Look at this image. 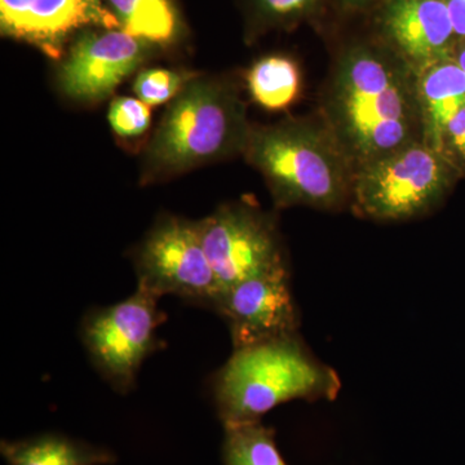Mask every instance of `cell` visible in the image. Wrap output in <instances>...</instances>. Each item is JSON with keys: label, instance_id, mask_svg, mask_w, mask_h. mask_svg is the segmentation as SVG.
I'll return each mask as SVG.
<instances>
[{"label": "cell", "instance_id": "obj_1", "mask_svg": "<svg viewBox=\"0 0 465 465\" xmlns=\"http://www.w3.org/2000/svg\"><path fill=\"white\" fill-rule=\"evenodd\" d=\"M321 118L356 171L423 142L414 70L374 45H354L336 60Z\"/></svg>", "mask_w": 465, "mask_h": 465}, {"label": "cell", "instance_id": "obj_2", "mask_svg": "<svg viewBox=\"0 0 465 465\" xmlns=\"http://www.w3.org/2000/svg\"><path fill=\"white\" fill-rule=\"evenodd\" d=\"M251 128L237 85L198 74L171 101L153 134L143 155V185L243 155Z\"/></svg>", "mask_w": 465, "mask_h": 465}, {"label": "cell", "instance_id": "obj_3", "mask_svg": "<svg viewBox=\"0 0 465 465\" xmlns=\"http://www.w3.org/2000/svg\"><path fill=\"white\" fill-rule=\"evenodd\" d=\"M243 157L264 177L278 207H351L356 170L322 118L252 125Z\"/></svg>", "mask_w": 465, "mask_h": 465}, {"label": "cell", "instance_id": "obj_4", "mask_svg": "<svg viewBox=\"0 0 465 465\" xmlns=\"http://www.w3.org/2000/svg\"><path fill=\"white\" fill-rule=\"evenodd\" d=\"M215 400L226 425L256 423L292 400H335L338 372L309 351L299 333L234 349L217 372Z\"/></svg>", "mask_w": 465, "mask_h": 465}, {"label": "cell", "instance_id": "obj_5", "mask_svg": "<svg viewBox=\"0 0 465 465\" xmlns=\"http://www.w3.org/2000/svg\"><path fill=\"white\" fill-rule=\"evenodd\" d=\"M460 174L423 142L397 150L354 173L351 208L375 222H410L430 215Z\"/></svg>", "mask_w": 465, "mask_h": 465}, {"label": "cell", "instance_id": "obj_6", "mask_svg": "<svg viewBox=\"0 0 465 465\" xmlns=\"http://www.w3.org/2000/svg\"><path fill=\"white\" fill-rule=\"evenodd\" d=\"M158 300L137 284L130 298L91 312L82 323V341L92 363L119 393L131 391L143 360L157 345Z\"/></svg>", "mask_w": 465, "mask_h": 465}, {"label": "cell", "instance_id": "obj_7", "mask_svg": "<svg viewBox=\"0 0 465 465\" xmlns=\"http://www.w3.org/2000/svg\"><path fill=\"white\" fill-rule=\"evenodd\" d=\"M140 286L164 295L215 307L224 292L202 244L197 222L166 216L158 220L134 256Z\"/></svg>", "mask_w": 465, "mask_h": 465}, {"label": "cell", "instance_id": "obj_8", "mask_svg": "<svg viewBox=\"0 0 465 465\" xmlns=\"http://www.w3.org/2000/svg\"><path fill=\"white\" fill-rule=\"evenodd\" d=\"M197 223L204 252L224 291L287 265L274 216L255 204H224Z\"/></svg>", "mask_w": 465, "mask_h": 465}, {"label": "cell", "instance_id": "obj_9", "mask_svg": "<svg viewBox=\"0 0 465 465\" xmlns=\"http://www.w3.org/2000/svg\"><path fill=\"white\" fill-rule=\"evenodd\" d=\"M153 48L122 29L85 32L58 69V87L79 103H100L145 63Z\"/></svg>", "mask_w": 465, "mask_h": 465}, {"label": "cell", "instance_id": "obj_10", "mask_svg": "<svg viewBox=\"0 0 465 465\" xmlns=\"http://www.w3.org/2000/svg\"><path fill=\"white\" fill-rule=\"evenodd\" d=\"M213 309L228 322L234 349L298 333V309L287 265L232 284Z\"/></svg>", "mask_w": 465, "mask_h": 465}, {"label": "cell", "instance_id": "obj_11", "mask_svg": "<svg viewBox=\"0 0 465 465\" xmlns=\"http://www.w3.org/2000/svg\"><path fill=\"white\" fill-rule=\"evenodd\" d=\"M84 27L121 29L104 0H0L3 35L29 43L60 60L70 35Z\"/></svg>", "mask_w": 465, "mask_h": 465}, {"label": "cell", "instance_id": "obj_12", "mask_svg": "<svg viewBox=\"0 0 465 465\" xmlns=\"http://www.w3.org/2000/svg\"><path fill=\"white\" fill-rule=\"evenodd\" d=\"M382 32L414 72L454 56L458 41L445 0H387Z\"/></svg>", "mask_w": 465, "mask_h": 465}, {"label": "cell", "instance_id": "obj_13", "mask_svg": "<svg viewBox=\"0 0 465 465\" xmlns=\"http://www.w3.org/2000/svg\"><path fill=\"white\" fill-rule=\"evenodd\" d=\"M423 143L440 153L449 122L465 106V73L454 56L415 72Z\"/></svg>", "mask_w": 465, "mask_h": 465}, {"label": "cell", "instance_id": "obj_14", "mask_svg": "<svg viewBox=\"0 0 465 465\" xmlns=\"http://www.w3.org/2000/svg\"><path fill=\"white\" fill-rule=\"evenodd\" d=\"M2 455L8 465H108L115 461L109 450L58 434L2 440Z\"/></svg>", "mask_w": 465, "mask_h": 465}, {"label": "cell", "instance_id": "obj_15", "mask_svg": "<svg viewBox=\"0 0 465 465\" xmlns=\"http://www.w3.org/2000/svg\"><path fill=\"white\" fill-rule=\"evenodd\" d=\"M121 29L154 45H170L179 32L171 0H108Z\"/></svg>", "mask_w": 465, "mask_h": 465}, {"label": "cell", "instance_id": "obj_16", "mask_svg": "<svg viewBox=\"0 0 465 465\" xmlns=\"http://www.w3.org/2000/svg\"><path fill=\"white\" fill-rule=\"evenodd\" d=\"M253 101L268 110L289 108L300 92V70L286 56H268L253 64L246 75Z\"/></svg>", "mask_w": 465, "mask_h": 465}, {"label": "cell", "instance_id": "obj_17", "mask_svg": "<svg viewBox=\"0 0 465 465\" xmlns=\"http://www.w3.org/2000/svg\"><path fill=\"white\" fill-rule=\"evenodd\" d=\"M225 465H287L275 443V433L262 421L226 425Z\"/></svg>", "mask_w": 465, "mask_h": 465}, {"label": "cell", "instance_id": "obj_18", "mask_svg": "<svg viewBox=\"0 0 465 465\" xmlns=\"http://www.w3.org/2000/svg\"><path fill=\"white\" fill-rule=\"evenodd\" d=\"M198 73L182 70L153 69L142 70L134 82V92L137 99L152 106L163 105L173 101Z\"/></svg>", "mask_w": 465, "mask_h": 465}, {"label": "cell", "instance_id": "obj_19", "mask_svg": "<svg viewBox=\"0 0 465 465\" xmlns=\"http://www.w3.org/2000/svg\"><path fill=\"white\" fill-rule=\"evenodd\" d=\"M113 131L122 139L142 136L152 124V110L137 97H116L109 110Z\"/></svg>", "mask_w": 465, "mask_h": 465}, {"label": "cell", "instance_id": "obj_20", "mask_svg": "<svg viewBox=\"0 0 465 465\" xmlns=\"http://www.w3.org/2000/svg\"><path fill=\"white\" fill-rule=\"evenodd\" d=\"M440 153L460 177L465 176V106L459 110L445 128Z\"/></svg>", "mask_w": 465, "mask_h": 465}, {"label": "cell", "instance_id": "obj_21", "mask_svg": "<svg viewBox=\"0 0 465 465\" xmlns=\"http://www.w3.org/2000/svg\"><path fill=\"white\" fill-rule=\"evenodd\" d=\"M265 20L274 23L295 20L313 9L318 0H253Z\"/></svg>", "mask_w": 465, "mask_h": 465}, {"label": "cell", "instance_id": "obj_22", "mask_svg": "<svg viewBox=\"0 0 465 465\" xmlns=\"http://www.w3.org/2000/svg\"><path fill=\"white\" fill-rule=\"evenodd\" d=\"M457 41H465V0H445Z\"/></svg>", "mask_w": 465, "mask_h": 465}, {"label": "cell", "instance_id": "obj_23", "mask_svg": "<svg viewBox=\"0 0 465 465\" xmlns=\"http://www.w3.org/2000/svg\"><path fill=\"white\" fill-rule=\"evenodd\" d=\"M454 58L465 73V41L458 43L457 50L454 52Z\"/></svg>", "mask_w": 465, "mask_h": 465}, {"label": "cell", "instance_id": "obj_24", "mask_svg": "<svg viewBox=\"0 0 465 465\" xmlns=\"http://www.w3.org/2000/svg\"><path fill=\"white\" fill-rule=\"evenodd\" d=\"M342 2H344V5H348V7L360 8L367 5L370 0H342Z\"/></svg>", "mask_w": 465, "mask_h": 465}]
</instances>
